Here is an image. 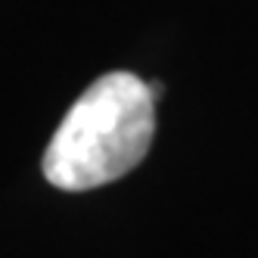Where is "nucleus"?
Listing matches in <instances>:
<instances>
[{
  "mask_svg": "<svg viewBox=\"0 0 258 258\" xmlns=\"http://www.w3.org/2000/svg\"><path fill=\"white\" fill-rule=\"evenodd\" d=\"M156 90L131 72L97 78L66 112L44 153V177L59 190H94L127 174L156 134Z\"/></svg>",
  "mask_w": 258,
  "mask_h": 258,
  "instance_id": "obj_1",
  "label": "nucleus"
}]
</instances>
